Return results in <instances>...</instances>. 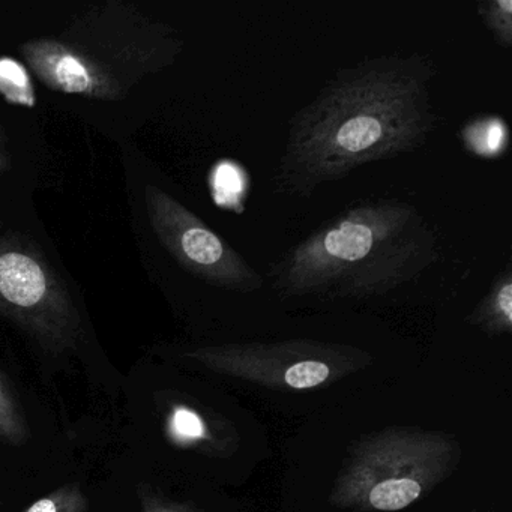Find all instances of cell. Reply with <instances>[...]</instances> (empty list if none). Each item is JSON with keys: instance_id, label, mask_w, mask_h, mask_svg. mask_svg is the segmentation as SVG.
Returning a JSON list of instances; mask_svg holds the SVG:
<instances>
[{"instance_id": "1", "label": "cell", "mask_w": 512, "mask_h": 512, "mask_svg": "<svg viewBox=\"0 0 512 512\" xmlns=\"http://www.w3.org/2000/svg\"><path fill=\"white\" fill-rule=\"evenodd\" d=\"M434 77L424 53L373 56L335 71L290 121L275 190L310 197L362 167L418 151L439 124Z\"/></svg>"}, {"instance_id": "2", "label": "cell", "mask_w": 512, "mask_h": 512, "mask_svg": "<svg viewBox=\"0 0 512 512\" xmlns=\"http://www.w3.org/2000/svg\"><path fill=\"white\" fill-rule=\"evenodd\" d=\"M439 260L433 227L397 199L355 203L269 265L283 295L370 296L409 283Z\"/></svg>"}, {"instance_id": "3", "label": "cell", "mask_w": 512, "mask_h": 512, "mask_svg": "<svg viewBox=\"0 0 512 512\" xmlns=\"http://www.w3.org/2000/svg\"><path fill=\"white\" fill-rule=\"evenodd\" d=\"M0 313L52 355L76 349L82 334L79 310L55 269L8 238H0Z\"/></svg>"}, {"instance_id": "4", "label": "cell", "mask_w": 512, "mask_h": 512, "mask_svg": "<svg viewBox=\"0 0 512 512\" xmlns=\"http://www.w3.org/2000/svg\"><path fill=\"white\" fill-rule=\"evenodd\" d=\"M146 206L161 244L194 277L236 292H253L265 283L238 251L166 191L149 185Z\"/></svg>"}, {"instance_id": "5", "label": "cell", "mask_w": 512, "mask_h": 512, "mask_svg": "<svg viewBox=\"0 0 512 512\" xmlns=\"http://www.w3.org/2000/svg\"><path fill=\"white\" fill-rule=\"evenodd\" d=\"M23 56L41 82L53 91L91 98H118L121 88L97 61L74 47L53 40H34Z\"/></svg>"}, {"instance_id": "6", "label": "cell", "mask_w": 512, "mask_h": 512, "mask_svg": "<svg viewBox=\"0 0 512 512\" xmlns=\"http://www.w3.org/2000/svg\"><path fill=\"white\" fill-rule=\"evenodd\" d=\"M31 439V428L10 383L0 373V442L23 446Z\"/></svg>"}, {"instance_id": "7", "label": "cell", "mask_w": 512, "mask_h": 512, "mask_svg": "<svg viewBox=\"0 0 512 512\" xmlns=\"http://www.w3.org/2000/svg\"><path fill=\"white\" fill-rule=\"evenodd\" d=\"M0 95L8 103L34 109L35 89L28 70L16 59L0 58Z\"/></svg>"}, {"instance_id": "8", "label": "cell", "mask_w": 512, "mask_h": 512, "mask_svg": "<svg viewBox=\"0 0 512 512\" xmlns=\"http://www.w3.org/2000/svg\"><path fill=\"white\" fill-rule=\"evenodd\" d=\"M421 494V485L410 478L386 479L368 494L373 508L379 511H398L415 502Z\"/></svg>"}, {"instance_id": "9", "label": "cell", "mask_w": 512, "mask_h": 512, "mask_svg": "<svg viewBox=\"0 0 512 512\" xmlns=\"http://www.w3.org/2000/svg\"><path fill=\"white\" fill-rule=\"evenodd\" d=\"M89 499L77 482L61 485L40 497L25 512H88Z\"/></svg>"}, {"instance_id": "10", "label": "cell", "mask_w": 512, "mask_h": 512, "mask_svg": "<svg viewBox=\"0 0 512 512\" xmlns=\"http://www.w3.org/2000/svg\"><path fill=\"white\" fill-rule=\"evenodd\" d=\"M482 7L487 8L485 13L481 16L484 17V22L490 26L493 31L494 37L497 38L499 44L503 47H511L512 38V2L511 0H496L491 4H482Z\"/></svg>"}, {"instance_id": "11", "label": "cell", "mask_w": 512, "mask_h": 512, "mask_svg": "<svg viewBox=\"0 0 512 512\" xmlns=\"http://www.w3.org/2000/svg\"><path fill=\"white\" fill-rule=\"evenodd\" d=\"M329 376V367L319 361H304L292 365L286 371V383L295 389H308L325 382Z\"/></svg>"}, {"instance_id": "12", "label": "cell", "mask_w": 512, "mask_h": 512, "mask_svg": "<svg viewBox=\"0 0 512 512\" xmlns=\"http://www.w3.org/2000/svg\"><path fill=\"white\" fill-rule=\"evenodd\" d=\"M170 427H172L175 436L181 437V439H200L205 433V427H203L199 415L185 409V407H176L173 410Z\"/></svg>"}, {"instance_id": "13", "label": "cell", "mask_w": 512, "mask_h": 512, "mask_svg": "<svg viewBox=\"0 0 512 512\" xmlns=\"http://www.w3.org/2000/svg\"><path fill=\"white\" fill-rule=\"evenodd\" d=\"M137 496H139L142 512H187L181 506L166 502L163 497L158 496L148 487L137 488Z\"/></svg>"}, {"instance_id": "14", "label": "cell", "mask_w": 512, "mask_h": 512, "mask_svg": "<svg viewBox=\"0 0 512 512\" xmlns=\"http://www.w3.org/2000/svg\"><path fill=\"white\" fill-rule=\"evenodd\" d=\"M8 167V154L7 146H5V137L2 130H0V172H4Z\"/></svg>"}]
</instances>
